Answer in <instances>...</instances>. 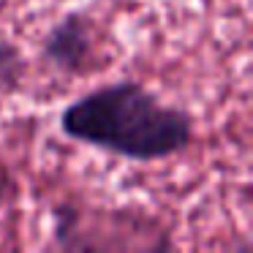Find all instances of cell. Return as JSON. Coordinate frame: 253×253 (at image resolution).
Wrapping results in <instances>:
<instances>
[{
  "label": "cell",
  "mask_w": 253,
  "mask_h": 253,
  "mask_svg": "<svg viewBox=\"0 0 253 253\" xmlns=\"http://www.w3.org/2000/svg\"><path fill=\"white\" fill-rule=\"evenodd\" d=\"M0 199H3V185H0Z\"/></svg>",
  "instance_id": "3"
},
{
  "label": "cell",
  "mask_w": 253,
  "mask_h": 253,
  "mask_svg": "<svg viewBox=\"0 0 253 253\" xmlns=\"http://www.w3.org/2000/svg\"><path fill=\"white\" fill-rule=\"evenodd\" d=\"M93 52V28L84 14H68L63 22L52 28L44 44V55L60 71H79Z\"/></svg>",
  "instance_id": "2"
},
{
  "label": "cell",
  "mask_w": 253,
  "mask_h": 253,
  "mask_svg": "<svg viewBox=\"0 0 253 253\" xmlns=\"http://www.w3.org/2000/svg\"><path fill=\"white\" fill-rule=\"evenodd\" d=\"M66 136L131 161L174 155L191 142L193 123L136 82L98 87L74 101L60 117Z\"/></svg>",
  "instance_id": "1"
}]
</instances>
